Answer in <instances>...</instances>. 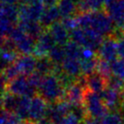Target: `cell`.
I'll use <instances>...</instances> for the list:
<instances>
[{
    "label": "cell",
    "instance_id": "6da1fadb",
    "mask_svg": "<svg viewBox=\"0 0 124 124\" xmlns=\"http://www.w3.org/2000/svg\"><path fill=\"white\" fill-rule=\"evenodd\" d=\"M77 22L80 27L91 28L102 36L110 35L114 31V24L105 10L83 12L77 15Z\"/></svg>",
    "mask_w": 124,
    "mask_h": 124
},
{
    "label": "cell",
    "instance_id": "7a4b0ae2",
    "mask_svg": "<svg viewBox=\"0 0 124 124\" xmlns=\"http://www.w3.org/2000/svg\"><path fill=\"white\" fill-rule=\"evenodd\" d=\"M65 90L58 76L54 73H50L44 77L38 89V93L49 103H54L65 99Z\"/></svg>",
    "mask_w": 124,
    "mask_h": 124
},
{
    "label": "cell",
    "instance_id": "3957f363",
    "mask_svg": "<svg viewBox=\"0 0 124 124\" xmlns=\"http://www.w3.org/2000/svg\"><path fill=\"white\" fill-rule=\"evenodd\" d=\"M71 38L72 41L76 42L78 45L83 47L98 50L103 42V36L97 32L93 31L91 28L78 27L74 28L70 32Z\"/></svg>",
    "mask_w": 124,
    "mask_h": 124
},
{
    "label": "cell",
    "instance_id": "277c9868",
    "mask_svg": "<svg viewBox=\"0 0 124 124\" xmlns=\"http://www.w3.org/2000/svg\"><path fill=\"white\" fill-rule=\"evenodd\" d=\"M83 105L86 109L90 118L95 120H101L109 113L110 110L105 105L100 93L86 89Z\"/></svg>",
    "mask_w": 124,
    "mask_h": 124
},
{
    "label": "cell",
    "instance_id": "5b68a950",
    "mask_svg": "<svg viewBox=\"0 0 124 124\" xmlns=\"http://www.w3.org/2000/svg\"><path fill=\"white\" fill-rule=\"evenodd\" d=\"M4 91H7L16 96H26L29 98H33L36 94V89L30 84L27 75L24 74H20L8 82Z\"/></svg>",
    "mask_w": 124,
    "mask_h": 124
},
{
    "label": "cell",
    "instance_id": "8992f818",
    "mask_svg": "<svg viewBox=\"0 0 124 124\" xmlns=\"http://www.w3.org/2000/svg\"><path fill=\"white\" fill-rule=\"evenodd\" d=\"M8 37L15 43L20 54H30L34 53L35 40L18 26L13 29Z\"/></svg>",
    "mask_w": 124,
    "mask_h": 124
},
{
    "label": "cell",
    "instance_id": "52a82bcc",
    "mask_svg": "<svg viewBox=\"0 0 124 124\" xmlns=\"http://www.w3.org/2000/svg\"><path fill=\"white\" fill-rule=\"evenodd\" d=\"M104 7L115 28L124 33V0H105Z\"/></svg>",
    "mask_w": 124,
    "mask_h": 124
},
{
    "label": "cell",
    "instance_id": "ba28073f",
    "mask_svg": "<svg viewBox=\"0 0 124 124\" xmlns=\"http://www.w3.org/2000/svg\"><path fill=\"white\" fill-rule=\"evenodd\" d=\"M19 21H40L45 11V5L42 1L34 3H22L19 6Z\"/></svg>",
    "mask_w": 124,
    "mask_h": 124
},
{
    "label": "cell",
    "instance_id": "9c48e42d",
    "mask_svg": "<svg viewBox=\"0 0 124 124\" xmlns=\"http://www.w3.org/2000/svg\"><path fill=\"white\" fill-rule=\"evenodd\" d=\"M49 102L39 93L35 94L31 99V105L29 109L28 120L32 122H37L46 118Z\"/></svg>",
    "mask_w": 124,
    "mask_h": 124
},
{
    "label": "cell",
    "instance_id": "30bf717a",
    "mask_svg": "<svg viewBox=\"0 0 124 124\" xmlns=\"http://www.w3.org/2000/svg\"><path fill=\"white\" fill-rule=\"evenodd\" d=\"M97 55L99 58L110 62L116 60L118 57L117 39L111 35L105 36V39L98 49Z\"/></svg>",
    "mask_w": 124,
    "mask_h": 124
},
{
    "label": "cell",
    "instance_id": "8fae6325",
    "mask_svg": "<svg viewBox=\"0 0 124 124\" xmlns=\"http://www.w3.org/2000/svg\"><path fill=\"white\" fill-rule=\"evenodd\" d=\"M55 44L56 43L49 30H45L35 41V49L33 54L36 58L48 56L49 52L54 46Z\"/></svg>",
    "mask_w": 124,
    "mask_h": 124
},
{
    "label": "cell",
    "instance_id": "7c38bea8",
    "mask_svg": "<svg viewBox=\"0 0 124 124\" xmlns=\"http://www.w3.org/2000/svg\"><path fill=\"white\" fill-rule=\"evenodd\" d=\"M100 95L110 111H120L123 101V93H119L111 88L106 87L101 92Z\"/></svg>",
    "mask_w": 124,
    "mask_h": 124
},
{
    "label": "cell",
    "instance_id": "4fadbf2b",
    "mask_svg": "<svg viewBox=\"0 0 124 124\" xmlns=\"http://www.w3.org/2000/svg\"><path fill=\"white\" fill-rule=\"evenodd\" d=\"M86 87L76 80L65 90V99L72 105H82L84 102Z\"/></svg>",
    "mask_w": 124,
    "mask_h": 124
},
{
    "label": "cell",
    "instance_id": "5bb4252c",
    "mask_svg": "<svg viewBox=\"0 0 124 124\" xmlns=\"http://www.w3.org/2000/svg\"><path fill=\"white\" fill-rule=\"evenodd\" d=\"M47 29L51 33L53 38L54 39L55 43L60 45H65L69 42L71 35L69 30L63 25L62 22H55L52 25H50Z\"/></svg>",
    "mask_w": 124,
    "mask_h": 124
},
{
    "label": "cell",
    "instance_id": "9a60e30c",
    "mask_svg": "<svg viewBox=\"0 0 124 124\" xmlns=\"http://www.w3.org/2000/svg\"><path fill=\"white\" fill-rule=\"evenodd\" d=\"M36 62L37 58L35 59V55L33 56L30 54H21L15 62L22 74L29 75L35 71Z\"/></svg>",
    "mask_w": 124,
    "mask_h": 124
},
{
    "label": "cell",
    "instance_id": "2e32d148",
    "mask_svg": "<svg viewBox=\"0 0 124 124\" xmlns=\"http://www.w3.org/2000/svg\"><path fill=\"white\" fill-rule=\"evenodd\" d=\"M86 88L93 92L100 93L107 87V80L98 72H94L89 75H85Z\"/></svg>",
    "mask_w": 124,
    "mask_h": 124
},
{
    "label": "cell",
    "instance_id": "e0dca14e",
    "mask_svg": "<svg viewBox=\"0 0 124 124\" xmlns=\"http://www.w3.org/2000/svg\"><path fill=\"white\" fill-rule=\"evenodd\" d=\"M62 68L65 73H67L68 75H70L75 80H77L80 76L83 75L81 62H80L79 59L66 56L62 62Z\"/></svg>",
    "mask_w": 124,
    "mask_h": 124
},
{
    "label": "cell",
    "instance_id": "ac0fdd59",
    "mask_svg": "<svg viewBox=\"0 0 124 124\" xmlns=\"http://www.w3.org/2000/svg\"><path fill=\"white\" fill-rule=\"evenodd\" d=\"M17 26L25 32L28 35L34 38L35 41L46 29L38 21H19Z\"/></svg>",
    "mask_w": 124,
    "mask_h": 124
},
{
    "label": "cell",
    "instance_id": "d6986e66",
    "mask_svg": "<svg viewBox=\"0 0 124 124\" xmlns=\"http://www.w3.org/2000/svg\"><path fill=\"white\" fill-rule=\"evenodd\" d=\"M57 7L62 18L72 17L79 14L78 5L74 0H59Z\"/></svg>",
    "mask_w": 124,
    "mask_h": 124
},
{
    "label": "cell",
    "instance_id": "ffe728a7",
    "mask_svg": "<svg viewBox=\"0 0 124 124\" xmlns=\"http://www.w3.org/2000/svg\"><path fill=\"white\" fill-rule=\"evenodd\" d=\"M60 17H61V14L59 12L58 7L54 6H50L45 8V11L40 19V23L45 28H48L54 23L57 22Z\"/></svg>",
    "mask_w": 124,
    "mask_h": 124
},
{
    "label": "cell",
    "instance_id": "44dd1931",
    "mask_svg": "<svg viewBox=\"0 0 124 124\" xmlns=\"http://www.w3.org/2000/svg\"><path fill=\"white\" fill-rule=\"evenodd\" d=\"M1 16L7 18L13 23L19 21V7L16 4L2 3L1 6Z\"/></svg>",
    "mask_w": 124,
    "mask_h": 124
},
{
    "label": "cell",
    "instance_id": "7402d4cb",
    "mask_svg": "<svg viewBox=\"0 0 124 124\" xmlns=\"http://www.w3.org/2000/svg\"><path fill=\"white\" fill-rule=\"evenodd\" d=\"M19 97L7 91H4L2 93V108L3 110L15 112L17 107Z\"/></svg>",
    "mask_w": 124,
    "mask_h": 124
},
{
    "label": "cell",
    "instance_id": "603a6c76",
    "mask_svg": "<svg viewBox=\"0 0 124 124\" xmlns=\"http://www.w3.org/2000/svg\"><path fill=\"white\" fill-rule=\"evenodd\" d=\"M104 4L105 0H81L77 3L79 14L83 12L101 10L104 7Z\"/></svg>",
    "mask_w": 124,
    "mask_h": 124
},
{
    "label": "cell",
    "instance_id": "cb8c5ba5",
    "mask_svg": "<svg viewBox=\"0 0 124 124\" xmlns=\"http://www.w3.org/2000/svg\"><path fill=\"white\" fill-rule=\"evenodd\" d=\"M55 63L51 61V59L48 56H44V57H40L37 58V62H36V68L35 71L41 73L43 76L48 75L50 73L54 72Z\"/></svg>",
    "mask_w": 124,
    "mask_h": 124
},
{
    "label": "cell",
    "instance_id": "d4e9b609",
    "mask_svg": "<svg viewBox=\"0 0 124 124\" xmlns=\"http://www.w3.org/2000/svg\"><path fill=\"white\" fill-rule=\"evenodd\" d=\"M30 105H31V98L26 96H20L15 113L18 115L22 121H26L28 120Z\"/></svg>",
    "mask_w": 124,
    "mask_h": 124
},
{
    "label": "cell",
    "instance_id": "484cf974",
    "mask_svg": "<svg viewBox=\"0 0 124 124\" xmlns=\"http://www.w3.org/2000/svg\"><path fill=\"white\" fill-rule=\"evenodd\" d=\"M98 59H99L98 55H97L96 57H93V58L80 59L83 75H89V74H91V73H93V72L96 71Z\"/></svg>",
    "mask_w": 124,
    "mask_h": 124
},
{
    "label": "cell",
    "instance_id": "4316f807",
    "mask_svg": "<svg viewBox=\"0 0 124 124\" xmlns=\"http://www.w3.org/2000/svg\"><path fill=\"white\" fill-rule=\"evenodd\" d=\"M48 57L55 64H62V61L66 57L65 50L63 45H54L48 54Z\"/></svg>",
    "mask_w": 124,
    "mask_h": 124
},
{
    "label": "cell",
    "instance_id": "83f0119b",
    "mask_svg": "<svg viewBox=\"0 0 124 124\" xmlns=\"http://www.w3.org/2000/svg\"><path fill=\"white\" fill-rule=\"evenodd\" d=\"M20 55V53L17 50L2 49V69L14 63Z\"/></svg>",
    "mask_w": 124,
    "mask_h": 124
},
{
    "label": "cell",
    "instance_id": "f1b7e54d",
    "mask_svg": "<svg viewBox=\"0 0 124 124\" xmlns=\"http://www.w3.org/2000/svg\"><path fill=\"white\" fill-rule=\"evenodd\" d=\"M64 46V50H65V54L67 57H72V58L81 59V55H82V49L83 46L78 45L76 42L74 41H69Z\"/></svg>",
    "mask_w": 124,
    "mask_h": 124
},
{
    "label": "cell",
    "instance_id": "f546056e",
    "mask_svg": "<svg viewBox=\"0 0 124 124\" xmlns=\"http://www.w3.org/2000/svg\"><path fill=\"white\" fill-rule=\"evenodd\" d=\"M96 72H98L101 75H102L106 80L110 79L111 76L113 75L111 65L110 62H107L103 59H98V63H97Z\"/></svg>",
    "mask_w": 124,
    "mask_h": 124
},
{
    "label": "cell",
    "instance_id": "4dcf8cb0",
    "mask_svg": "<svg viewBox=\"0 0 124 124\" xmlns=\"http://www.w3.org/2000/svg\"><path fill=\"white\" fill-rule=\"evenodd\" d=\"M124 119L120 111H110L104 116L101 121V124H123Z\"/></svg>",
    "mask_w": 124,
    "mask_h": 124
},
{
    "label": "cell",
    "instance_id": "1f68e13d",
    "mask_svg": "<svg viewBox=\"0 0 124 124\" xmlns=\"http://www.w3.org/2000/svg\"><path fill=\"white\" fill-rule=\"evenodd\" d=\"M23 121L15 112L2 110L1 124H22Z\"/></svg>",
    "mask_w": 124,
    "mask_h": 124
},
{
    "label": "cell",
    "instance_id": "d6a6232c",
    "mask_svg": "<svg viewBox=\"0 0 124 124\" xmlns=\"http://www.w3.org/2000/svg\"><path fill=\"white\" fill-rule=\"evenodd\" d=\"M107 87L117 91L119 93L124 92V80L117 76L112 75L110 79L107 80Z\"/></svg>",
    "mask_w": 124,
    "mask_h": 124
},
{
    "label": "cell",
    "instance_id": "836d02e7",
    "mask_svg": "<svg viewBox=\"0 0 124 124\" xmlns=\"http://www.w3.org/2000/svg\"><path fill=\"white\" fill-rule=\"evenodd\" d=\"M113 75L124 80V61L121 59H116L110 62Z\"/></svg>",
    "mask_w": 124,
    "mask_h": 124
},
{
    "label": "cell",
    "instance_id": "e575fe53",
    "mask_svg": "<svg viewBox=\"0 0 124 124\" xmlns=\"http://www.w3.org/2000/svg\"><path fill=\"white\" fill-rule=\"evenodd\" d=\"M14 23L8 20L7 18L1 16V35L2 38L8 37L11 32L14 29Z\"/></svg>",
    "mask_w": 124,
    "mask_h": 124
},
{
    "label": "cell",
    "instance_id": "d590c367",
    "mask_svg": "<svg viewBox=\"0 0 124 124\" xmlns=\"http://www.w3.org/2000/svg\"><path fill=\"white\" fill-rule=\"evenodd\" d=\"M45 76H43L41 73H39L38 72L35 71L34 72H32L31 74L27 75L28 81L31 84L32 86L35 88V89H39V87L41 85L42 82H43V79H44Z\"/></svg>",
    "mask_w": 124,
    "mask_h": 124
},
{
    "label": "cell",
    "instance_id": "8d00e7d4",
    "mask_svg": "<svg viewBox=\"0 0 124 124\" xmlns=\"http://www.w3.org/2000/svg\"><path fill=\"white\" fill-rule=\"evenodd\" d=\"M62 23L68 30H70V31H72L74 28L79 26V25H78V22H77V18L74 17V16L62 18Z\"/></svg>",
    "mask_w": 124,
    "mask_h": 124
},
{
    "label": "cell",
    "instance_id": "74e56055",
    "mask_svg": "<svg viewBox=\"0 0 124 124\" xmlns=\"http://www.w3.org/2000/svg\"><path fill=\"white\" fill-rule=\"evenodd\" d=\"M81 121L72 112L67 114L58 124H80Z\"/></svg>",
    "mask_w": 124,
    "mask_h": 124
},
{
    "label": "cell",
    "instance_id": "f35d334b",
    "mask_svg": "<svg viewBox=\"0 0 124 124\" xmlns=\"http://www.w3.org/2000/svg\"><path fill=\"white\" fill-rule=\"evenodd\" d=\"M118 57L124 61V34L117 38Z\"/></svg>",
    "mask_w": 124,
    "mask_h": 124
},
{
    "label": "cell",
    "instance_id": "ab89813d",
    "mask_svg": "<svg viewBox=\"0 0 124 124\" xmlns=\"http://www.w3.org/2000/svg\"><path fill=\"white\" fill-rule=\"evenodd\" d=\"M82 124H99L98 120L93 119V118H87L86 120H84L83 121H82Z\"/></svg>",
    "mask_w": 124,
    "mask_h": 124
},
{
    "label": "cell",
    "instance_id": "60d3db41",
    "mask_svg": "<svg viewBox=\"0 0 124 124\" xmlns=\"http://www.w3.org/2000/svg\"><path fill=\"white\" fill-rule=\"evenodd\" d=\"M42 2L44 3L45 6L46 7H50V6H54L58 3L59 0H41Z\"/></svg>",
    "mask_w": 124,
    "mask_h": 124
},
{
    "label": "cell",
    "instance_id": "b9f144b4",
    "mask_svg": "<svg viewBox=\"0 0 124 124\" xmlns=\"http://www.w3.org/2000/svg\"><path fill=\"white\" fill-rule=\"evenodd\" d=\"M35 124H53L51 121H49L48 119H44V120H42V121H37V122H35Z\"/></svg>",
    "mask_w": 124,
    "mask_h": 124
},
{
    "label": "cell",
    "instance_id": "7bdbcfd3",
    "mask_svg": "<svg viewBox=\"0 0 124 124\" xmlns=\"http://www.w3.org/2000/svg\"><path fill=\"white\" fill-rule=\"evenodd\" d=\"M19 0H2V3L6 4H16L17 3Z\"/></svg>",
    "mask_w": 124,
    "mask_h": 124
},
{
    "label": "cell",
    "instance_id": "ee69618b",
    "mask_svg": "<svg viewBox=\"0 0 124 124\" xmlns=\"http://www.w3.org/2000/svg\"><path fill=\"white\" fill-rule=\"evenodd\" d=\"M22 3H25V4H30V3H34V2H37V1H40V0H21Z\"/></svg>",
    "mask_w": 124,
    "mask_h": 124
},
{
    "label": "cell",
    "instance_id": "f6af8a7d",
    "mask_svg": "<svg viewBox=\"0 0 124 124\" xmlns=\"http://www.w3.org/2000/svg\"><path fill=\"white\" fill-rule=\"evenodd\" d=\"M22 124H35V123H34V122H32V121H30L29 120H26V121H23Z\"/></svg>",
    "mask_w": 124,
    "mask_h": 124
},
{
    "label": "cell",
    "instance_id": "bcb514c9",
    "mask_svg": "<svg viewBox=\"0 0 124 124\" xmlns=\"http://www.w3.org/2000/svg\"><path fill=\"white\" fill-rule=\"evenodd\" d=\"M74 1H75L76 3H78V2H79V1H81V0H74Z\"/></svg>",
    "mask_w": 124,
    "mask_h": 124
},
{
    "label": "cell",
    "instance_id": "7dc6e473",
    "mask_svg": "<svg viewBox=\"0 0 124 124\" xmlns=\"http://www.w3.org/2000/svg\"><path fill=\"white\" fill-rule=\"evenodd\" d=\"M123 124H124V123H123Z\"/></svg>",
    "mask_w": 124,
    "mask_h": 124
}]
</instances>
